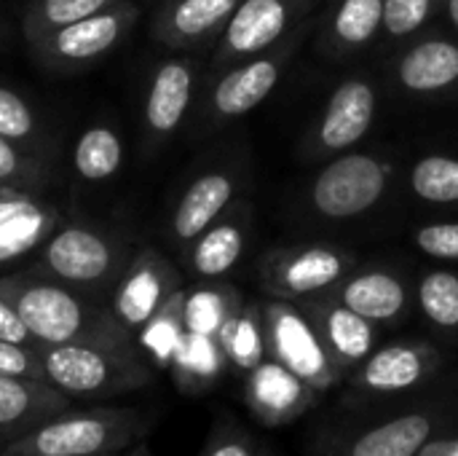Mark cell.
I'll use <instances>...</instances> for the list:
<instances>
[{
    "label": "cell",
    "instance_id": "1",
    "mask_svg": "<svg viewBox=\"0 0 458 456\" xmlns=\"http://www.w3.org/2000/svg\"><path fill=\"white\" fill-rule=\"evenodd\" d=\"M0 293L13 304L38 347H137V339L115 320L110 306L30 266L24 271L0 274Z\"/></svg>",
    "mask_w": 458,
    "mask_h": 456
},
{
    "label": "cell",
    "instance_id": "2",
    "mask_svg": "<svg viewBox=\"0 0 458 456\" xmlns=\"http://www.w3.org/2000/svg\"><path fill=\"white\" fill-rule=\"evenodd\" d=\"M150 425V417L140 409H67L32 433L5 443V452L56 456L123 454L148 435Z\"/></svg>",
    "mask_w": 458,
    "mask_h": 456
},
{
    "label": "cell",
    "instance_id": "3",
    "mask_svg": "<svg viewBox=\"0 0 458 456\" xmlns=\"http://www.w3.org/2000/svg\"><path fill=\"white\" fill-rule=\"evenodd\" d=\"M40 363L43 379L72 400H105L153 382V366L140 347H40Z\"/></svg>",
    "mask_w": 458,
    "mask_h": 456
},
{
    "label": "cell",
    "instance_id": "4",
    "mask_svg": "<svg viewBox=\"0 0 458 456\" xmlns=\"http://www.w3.org/2000/svg\"><path fill=\"white\" fill-rule=\"evenodd\" d=\"M129 242L89 223H59L30 269L86 296L113 293L131 261Z\"/></svg>",
    "mask_w": 458,
    "mask_h": 456
},
{
    "label": "cell",
    "instance_id": "5",
    "mask_svg": "<svg viewBox=\"0 0 458 456\" xmlns=\"http://www.w3.org/2000/svg\"><path fill=\"white\" fill-rule=\"evenodd\" d=\"M317 22H319V16L311 13L274 48L225 67V73L215 81V86L207 94V105H204L207 121L228 124L233 118L247 116L260 102H266L271 97V91L276 89L284 67L298 54L301 43L309 38V32L314 30Z\"/></svg>",
    "mask_w": 458,
    "mask_h": 456
},
{
    "label": "cell",
    "instance_id": "6",
    "mask_svg": "<svg viewBox=\"0 0 458 456\" xmlns=\"http://www.w3.org/2000/svg\"><path fill=\"white\" fill-rule=\"evenodd\" d=\"M260 309L266 323L268 357L279 360L319 395L330 392L346 379L341 368L333 363L314 323L295 301L271 298L268 304H260Z\"/></svg>",
    "mask_w": 458,
    "mask_h": 456
},
{
    "label": "cell",
    "instance_id": "7",
    "mask_svg": "<svg viewBox=\"0 0 458 456\" xmlns=\"http://www.w3.org/2000/svg\"><path fill=\"white\" fill-rule=\"evenodd\" d=\"M392 180V164L373 153H344L311 183V207L327 220H349L373 210Z\"/></svg>",
    "mask_w": 458,
    "mask_h": 456
},
{
    "label": "cell",
    "instance_id": "8",
    "mask_svg": "<svg viewBox=\"0 0 458 456\" xmlns=\"http://www.w3.org/2000/svg\"><path fill=\"white\" fill-rule=\"evenodd\" d=\"M445 427L448 419L440 411L416 409L381 425L322 430L314 438L311 456H416L429 438Z\"/></svg>",
    "mask_w": 458,
    "mask_h": 456
},
{
    "label": "cell",
    "instance_id": "9",
    "mask_svg": "<svg viewBox=\"0 0 458 456\" xmlns=\"http://www.w3.org/2000/svg\"><path fill=\"white\" fill-rule=\"evenodd\" d=\"M317 3L319 0H242L217 38L212 65L231 67L274 48L314 13Z\"/></svg>",
    "mask_w": 458,
    "mask_h": 456
},
{
    "label": "cell",
    "instance_id": "10",
    "mask_svg": "<svg viewBox=\"0 0 458 456\" xmlns=\"http://www.w3.org/2000/svg\"><path fill=\"white\" fill-rule=\"evenodd\" d=\"M354 258L338 247L327 245H303V247H279L260 258L258 277L263 290L271 298L303 301L341 285L352 271Z\"/></svg>",
    "mask_w": 458,
    "mask_h": 456
},
{
    "label": "cell",
    "instance_id": "11",
    "mask_svg": "<svg viewBox=\"0 0 458 456\" xmlns=\"http://www.w3.org/2000/svg\"><path fill=\"white\" fill-rule=\"evenodd\" d=\"M140 3L126 0L107 11H99L94 16H86L81 22L64 24L46 35L43 40L32 43L35 56L56 70H72L86 67L105 54H110L140 22Z\"/></svg>",
    "mask_w": 458,
    "mask_h": 456
},
{
    "label": "cell",
    "instance_id": "12",
    "mask_svg": "<svg viewBox=\"0 0 458 456\" xmlns=\"http://www.w3.org/2000/svg\"><path fill=\"white\" fill-rule=\"evenodd\" d=\"M443 368V352L429 341H394L378 347L349 376V387L365 398H397L429 384Z\"/></svg>",
    "mask_w": 458,
    "mask_h": 456
},
{
    "label": "cell",
    "instance_id": "13",
    "mask_svg": "<svg viewBox=\"0 0 458 456\" xmlns=\"http://www.w3.org/2000/svg\"><path fill=\"white\" fill-rule=\"evenodd\" d=\"M180 288L177 269L156 247H140L113 288L110 312L131 336H137Z\"/></svg>",
    "mask_w": 458,
    "mask_h": 456
},
{
    "label": "cell",
    "instance_id": "14",
    "mask_svg": "<svg viewBox=\"0 0 458 456\" xmlns=\"http://www.w3.org/2000/svg\"><path fill=\"white\" fill-rule=\"evenodd\" d=\"M378 110V89L365 75H352L341 81L327 99L311 140H309V156L322 159L333 153L352 151L373 126Z\"/></svg>",
    "mask_w": 458,
    "mask_h": 456
},
{
    "label": "cell",
    "instance_id": "15",
    "mask_svg": "<svg viewBox=\"0 0 458 456\" xmlns=\"http://www.w3.org/2000/svg\"><path fill=\"white\" fill-rule=\"evenodd\" d=\"M295 304L309 314L322 344L327 347L333 363L341 368L344 376H349L378 349V325L344 306L330 290Z\"/></svg>",
    "mask_w": 458,
    "mask_h": 456
},
{
    "label": "cell",
    "instance_id": "16",
    "mask_svg": "<svg viewBox=\"0 0 458 456\" xmlns=\"http://www.w3.org/2000/svg\"><path fill=\"white\" fill-rule=\"evenodd\" d=\"M319 392L279 360L266 357L244 376V403L266 427H284L317 406Z\"/></svg>",
    "mask_w": 458,
    "mask_h": 456
},
{
    "label": "cell",
    "instance_id": "17",
    "mask_svg": "<svg viewBox=\"0 0 458 456\" xmlns=\"http://www.w3.org/2000/svg\"><path fill=\"white\" fill-rule=\"evenodd\" d=\"M196 62L188 56L164 59L153 70L142 105V126L150 142H164L180 129L196 94Z\"/></svg>",
    "mask_w": 458,
    "mask_h": 456
},
{
    "label": "cell",
    "instance_id": "18",
    "mask_svg": "<svg viewBox=\"0 0 458 456\" xmlns=\"http://www.w3.org/2000/svg\"><path fill=\"white\" fill-rule=\"evenodd\" d=\"M59 226L51 204L24 188L0 185V269L38 253Z\"/></svg>",
    "mask_w": 458,
    "mask_h": 456
},
{
    "label": "cell",
    "instance_id": "19",
    "mask_svg": "<svg viewBox=\"0 0 458 456\" xmlns=\"http://www.w3.org/2000/svg\"><path fill=\"white\" fill-rule=\"evenodd\" d=\"M242 0H164L153 16V38L166 48H199L220 38Z\"/></svg>",
    "mask_w": 458,
    "mask_h": 456
},
{
    "label": "cell",
    "instance_id": "20",
    "mask_svg": "<svg viewBox=\"0 0 458 456\" xmlns=\"http://www.w3.org/2000/svg\"><path fill=\"white\" fill-rule=\"evenodd\" d=\"M67 409H72V398L54 384L0 374V438H5V443L32 433Z\"/></svg>",
    "mask_w": 458,
    "mask_h": 456
},
{
    "label": "cell",
    "instance_id": "21",
    "mask_svg": "<svg viewBox=\"0 0 458 456\" xmlns=\"http://www.w3.org/2000/svg\"><path fill=\"white\" fill-rule=\"evenodd\" d=\"M239 191V180L228 169H212L199 175L180 196L172 220L169 234L174 245H191L199 239L215 220H220Z\"/></svg>",
    "mask_w": 458,
    "mask_h": 456
},
{
    "label": "cell",
    "instance_id": "22",
    "mask_svg": "<svg viewBox=\"0 0 458 456\" xmlns=\"http://www.w3.org/2000/svg\"><path fill=\"white\" fill-rule=\"evenodd\" d=\"M344 306L362 314L376 325H394L411 309V293L405 280L386 269H368L360 274H346L341 285L330 290Z\"/></svg>",
    "mask_w": 458,
    "mask_h": 456
},
{
    "label": "cell",
    "instance_id": "23",
    "mask_svg": "<svg viewBox=\"0 0 458 456\" xmlns=\"http://www.w3.org/2000/svg\"><path fill=\"white\" fill-rule=\"evenodd\" d=\"M397 83L408 94H440L458 83V40L445 35H427L411 43L394 67Z\"/></svg>",
    "mask_w": 458,
    "mask_h": 456
},
{
    "label": "cell",
    "instance_id": "24",
    "mask_svg": "<svg viewBox=\"0 0 458 456\" xmlns=\"http://www.w3.org/2000/svg\"><path fill=\"white\" fill-rule=\"evenodd\" d=\"M384 32V0H335L322 46L330 56H346L370 46Z\"/></svg>",
    "mask_w": 458,
    "mask_h": 456
},
{
    "label": "cell",
    "instance_id": "25",
    "mask_svg": "<svg viewBox=\"0 0 458 456\" xmlns=\"http://www.w3.org/2000/svg\"><path fill=\"white\" fill-rule=\"evenodd\" d=\"M244 247H247V218L223 215L199 239L191 242L188 263L196 277L220 280L239 263Z\"/></svg>",
    "mask_w": 458,
    "mask_h": 456
},
{
    "label": "cell",
    "instance_id": "26",
    "mask_svg": "<svg viewBox=\"0 0 458 456\" xmlns=\"http://www.w3.org/2000/svg\"><path fill=\"white\" fill-rule=\"evenodd\" d=\"M225 368H228V360H225L220 341L215 336H201V333H191V331H185V336L169 363L174 384L185 395H201V392L212 390L223 379Z\"/></svg>",
    "mask_w": 458,
    "mask_h": 456
},
{
    "label": "cell",
    "instance_id": "27",
    "mask_svg": "<svg viewBox=\"0 0 458 456\" xmlns=\"http://www.w3.org/2000/svg\"><path fill=\"white\" fill-rule=\"evenodd\" d=\"M225 352L228 368L247 376L252 368H258L268 357V341H266V323L260 304H242L220 328L215 336Z\"/></svg>",
    "mask_w": 458,
    "mask_h": 456
},
{
    "label": "cell",
    "instance_id": "28",
    "mask_svg": "<svg viewBox=\"0 0 458 456\" xmlns=\"http://www.w3.org/2000/svg\"><path fill=\"white\" fill-rule=\"evenodd\" d=\"M126 159L121 134L110 124H94L81 132L72 148V169L83 183L113 180Z\"/></svg>",
    "mask_w": 458,
    "mask_h": 456
},
{
    "label": "cell",
    "instance_id": "29",
    "mask_svg": "<svg viewBox=\"0 0 458 456\" xmlns=\"http://www.w3.org/2000/svg\"><path fill=\"white\" fill-rule=\"evenodd\" d=\"M182 304H185V290L180 288L161 309L158 314L134 336L137 347L142 349V355L158 366V368H169L182 336H185V320H182Z\"/></svg>",
    "mask_w": 458,
    "mask_h": 456
},
{
    "label": "cell",
    "instance_id": "30",
    "mask_svg": "<svg viewBox=\"0 0 458 456\" xmlns=\"http://www.w3.org/2000/svg\"><path fill=\"white\" fill-rule=\"evenodd\" d=\"M118 3L126 0H32L24 19H21V32L27 43H38L54 30L81 22L86 16H94L99 11H107Z\"/></svg>",
    "mask_w": 458,
    "mask_h": 456
},
{
    "label": "cell",
    "instance_id": "31",
    "mask_svg": "<svg viewBox=\"0 0 458 456\" xmlns=\"http://www.w3.org/2000/svg\"><path fill=\"white\" fill-rule=\"evenodd\" d=\"M244 301L233 288L223 285H207L196 290H185V304H182V320L185 331L201 333V336H217L225 320L242 306Z\"/></svg>",
    "mask_w": 458,
    "mask_h": 456
},
{
    "label": "cell",
    "instance_id": "32",
    "mask_svg": "<svg viewBox=\"0 0 458 456\" xmlns=\"http://www.w3.org/2000/svg\"><path fill=\"white\" fill-rule=\"evenodd\" d=\"M419 309L443 333H458V274L451 269L427 271L419 282Z\"/></svg>",
    "mask_w": 458,
    "mask_h": 456
},
{
    "label": "cell",
    "instance_id": "33",
    "mask_svg": "<svg viewBox=\"0 0 458 456\" xmlns=\"http://www.w3.org/2000/svg\"><path fill=\"white\" fill-rule=\"evenodd\" d=\"M411 191L429 204H456L458 202V159L432 153L413 164L408 175Z\"/></svg>",
    "mask_w": 458,
    "mask_h": 456
},
{
    "label": "cell",
    "instance_id": "34",
    "mask_svg": "<svg viewBox=\"0 0 458 456\" xmlns=\"http://www.w3.org/2000/svg\"><path fill=\"white\" fill-rule=\"evenodd\" d=\"M445 0H384V35L405 40L427 30Z\"/></svg>",
    "mask_w": 458,
    "mask_h": 456
},
{
    "label": "cell",
    "instance_id": "35",
    "mask_svg": "<svg viewBox=\"0 0 458 456\" xmlns=\"http://www.w3.org/2000/svg\"><path fill=\"white\" fill-rule=\"evenodd\" d=\"M0 134L21 148L38 142L40 137L35 110L27 105V99L19 91H13L5 83H0Z\"/></svg>",
    "mask_w": 458,
    "mask_h": 456
},
{
    "label": "cell",
    "instance_id": "36",
    "mask_svg": "<svg viewBox=\"0 0 458 456\" xmlns=\"http://www.w3.org/2000/svg\"><path fill=\"white\" fill-rule=\"evenodd\" d=\"M43 177L46 169L38 156L0 134V185L32 191L43 183Z\"/></svg>",
    "mask_w": 458,
    "mask_h": 456
},
{
    "label": "cell",
    "instance_id": "37",
    "mask_svg": "<svg viewBox=\"0 0 458 456\" xmlns=\"http://www.w3.org/2000/svg\"><path fill=\"white\" fill-rule=\"evenodd\" d=\"M199 456H263V446L231 417H220Z\"/></svg>",
    "mask_w": 458,
    "mask_h": 456
},
{
    "label": "cell",
    "instance_id": "38",
    "mask_svg": "<svg viewBox=\"0 0 458 456\" xmlns=\"http://www.w3.org/2000/svg\"><path fill=\"white\" fill-rule=\"evenodd\" d=\"M416 247L437 261H458V223H427L413 231Z\"/></svg>",
    "mask_w": 458,
    "mask_h": 456
},
{
    "label": "cell",
    "instance_id": "39",
    "mask_svg": "<svg viewBox=\"0 0 458 456\" xmlns=\"http://www.w3.org/2000/svg\"><path fill=\"white\" fill-rule=\"evenodd\" d=\"M0 374L43 379L40 347H24V344H13V341L0 339Z\"/></svg>",
    "mask_w": 458,
    "mask_h": 456
},
{
    "label": "cell",
    "instance_id": "40",
    "mask_svg": "<svg viewBox=\"0 0 458 456\" xmlns=\"http://www.w3.org/2000/svg\"><path fill=\"white\" fill-rule=\"evenodd\" d=\"M0 339L13 341V344H24V347H38L32 333L27 331L24 320L19 317V312L13 309V304L0 293Z\"/></svg>",
    "mask_w": 458,
    "mask_h": 456
},
{
    "label": "cell",
    "instance_id": "41",
    "mask_svg": "<svg viewBox=\"0 0 458 456\" xmlns=\"http://www.w3.org/2000/svg\"><path fill=\"white\" fill-rule=\"evenodd\" d=\"M416 456H458V435H443L437 433L429 438Z\"/></svg>",
    "mask_w": 458,
    "mask_h": 456
},
{
    "label": "cell",
    "instance_id": "42",
    "mask_svg": "<svg viewBox=\"0 0 458 456\" xmlns=\"http://www.w3.org/2000/svg\"><path fill=\"white\" fill-rule=\"evenodd\" d=\"M443 8H445V13H448L451 27L458 30V0H445V3H443Z\"/></svg>",
    "mask_w": 458,
    "mask_h": 456
},
{
    "label": "cell",
    "instance_id": "43",
    "mask_svg": "<svg viewBox=\"0 0 458 456\" xmlns=\"http://www.w3.org/2000/svg\"><path fill=\"white\" fill-rule=\"evenodd\" d=\"M121 456H153L148 452V446H142V443H137V446H131L129 452H123Z\"/></svg>",
    "mask_w": 458,
    "mask_h": 456
},
{
    "label": "cell",
    "instance_id": "44",
    "mask_svg": "<svg viewBox=\"0 0 458 456\" xmlns=\"http://www.w3.org/2000/svg\"><path fill=\"white\" fill-rule=\"evenodd\" d=\"M0 456H56V454H19V452H5V449H3V454ZM107 456H121V454H107Z\"/></svg>",
    "mask_w": 458,
    "mask_h": 456
},
{
    "label": "cell",
    "instance_id": "45",
    "mask_svg": "<svg viewBox=\"0 0 458 456\" xmlns=\"http://www.w3.org/2000/svg\"><path fill=\"white\" fill-rule=\"evenodd\" d=\"M263 456H276L274 452H268V449H263Z\"/></svg>",
    "mask_w": 458,
    "mask_h": 456
}]
</instances>
